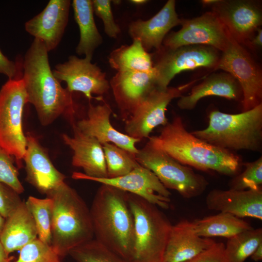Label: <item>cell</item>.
Returning <instances> with one entry per match:
<instances>
[{
  "label": "cell",
  "mask_w": 262,
  "mask_h": 262,
  "mask_svg": "<svg viewBox=\"0 0 262 262\" xmlns=\"http://www.w3.org/2000/svg\"><path fill=\"white\" fill-rule=\"evenodd\" d=\"M49 51L34 38L22 63L23 80L28 103L34 107L43 126L52 124L61 115L72 118L76 112L72 93L61 85L50 66Z\"/></svg>",
  "instance_id": "cell-1"
},
{
  "label": "cell",
  "mask_w": 262,
  "mask_h": 262,
  "mask_svg": "<svg viewBox=\"0 0 262 262\" xmlns=\"http://www.w3.org/2000/svg\"><path fill=\"white\" fill-rule=\"evenodd\" d=\"M147 143L179 163L203 171L232 177L243 166L241 158L234 152L213 146L189 132L180 116L163 126L159 135L149 137Z\"/></svg>",
  "instance_id": "cell-2"
},
{
  "label": "cell",
  "mask_w": 262,
  "mask_h": 262,
  "mask_svg": "<svg viewBox=\"0 0 262 262\" xmlns=\"http://www.w3.org/2000/svg\"><path fill=\"white\" fill-rule=\"evenodd\" d=\"M101 184L89 209L94 236L130 262L134 242V220L127 192Z\"/></svg>",
  "instance_id": "cell-3"
},
{
  "label": "cell",
  "mask_w": 262,
  "mask_h": 262,
  "mask_svg": "<svg viewBox=\"0 0 262 262\" xmlns=\"http://www.w3.org/2000/svg\"><path fill=\"white\" fill-rule=\"evenodd\" d=\"M47 196L53 203L50 246L60 258L64 257L93 239L90 210L66 182Z\"/></svg>",
  "instance_id": "cell-4"
},
{
  "label": "cell",
  "mask_w": 262,
  "mask_h": 262,
  "mask_svg": "<svg viewBox=\"0 0 262 262\" xmlns=\"http://www.w3.org/2000/svg\"><path fill=\"white\" fill-rule=\"evenodd\" d=\"M215 147L232 152L262 149V103L239 114L213 110L204 129L191 132Z\"/></svg>",
  "instance_id": "cell-5"
},
{
  "label": "cell",
  "mask_w": 262,
  "mask_h": 262,
  "mask_svg": "<svg viewBox=\"0 0 262 262\" xmlns=\"http://www.w3.org/2000/svg\"><path fill=\"white\" fill-rule=\"evenodd\" d=\"M134 220V242L130 262H163L172 225L158 206L127 193Z\"/></svg>",
  "instance_id": "cell-6"
},
{
  "label": "cell",
  "mask_w": 262,
  "mask_h": 262,
  "mask_svg": "<svg viewBox=\"0 0 262 262\" xmlns=\"http://www.w3.org/2000/svg\"><path fill=\"white\" fill-rule=\"evenodd\" d=\"M135 159L152 171L166 189L176 190L184 198L199 196L209 185L203 176L147 143L139 149Z\"/></svg>",
  "instance_id": "cell-7"
},
{
  "label": "cell",
  "mask_w": 262,
  "mask_h": 262,
  "mask_svg": "<svg viewBox=\"0 0 262 262\" xmlns=\"http://www.w3.org/2000/svg\"><path fill=\"white\" fill-rule=\"evenodd\" d=\"M28 103L22 79H9L0 90V148L22 164L27 139L22 126L25 105Z\"/></svg>",
  "instance_id": "cell-8"
},
{
  "label": "cell",
  "mask_w": 262,
  "mask_h": 262,
  "mask_svg": "<svg viewBox=\"0 0 262 262\" xmlns=\"http://www.w3.org/2000/svg\"><path fill=\"white\" fill-rule=\"evenodd\" d=\"M215 48L205 45H187L176 49L162 46L152 53L157 85L166 89L173 78L181 72L199 67H216L221 54Z\"/></svg>",
  "instance_id": "cell-9"
},
{
  "label": "cell",
  "mask_w": 262,
  "mask_h": 262,
  "mask_svg": "<svg viewBox=\"0 0 262 262\" xmlns=\"http://www.w3.org/2000/svg\"><path fill=\"white\" fill-rule=\"evenodd\" d=\"M230 74L241 86L242 112L262 103V72L260 66L242 45L231 37L227 48L221 52L214 71Z\"/></svg>",
  "instance_id": "cell-10"
},
{
  "label": "cell",
  "mask_w": 262,
  "mask_h": 262,
  "mask_svg": "<svg viewBox=\"0 0 262 262\" xmlns=\"http://www.w3.org/2000/svg\"><path fill=\"white\" fill-rule=\"evenodd\" d=\"M181 29L165 37L163 46L176 49L187 45L212 47L220 52L228 47L231 35L217 16L212 11L191 19H181Z\"/></svg>",
  "instance_id": "cell-11"
},
{
  "label": "cell",
  "mask_w": 262,
  "mask_h": 262,
  "mask_svg": "<svg viewBox=\"0 0 262 262\" xmlns=\"http://www.w3.org/2000/svg\"><path fill=\"white\" fill-rule=\"evenodd\" d=\"M190 85L154 89L125 121L126 134L141 141L148 137L156 127L165 125L168 122L165 115L168 104L173 99L180 97Z\"/></svg>",
  "instance_id": "cell-12"
},
{
  "label": "cell",
  "mask_w": 262,
  "mask_h": 262,
  "mask_svg": "<svg viewBox=\"0 0 262 262\" xmlns=\"http://www.w3.org/2000/svg\"><path fill=\"white\" fill-rule=\"evenodd\" d=\"M231 36L246 45L262 23L260 5L249 0H215L209 6Z\"/></svg>",
  "instance_id": "cell-13"
},
{
  "label": "cell",
  "mask_w": 262,
  "mask_h": 262,
  "mask_svg": "<svg viewBox=\"0 0 262 262\" xmlns=\"http://www.w3.org/2000/svg\"><path fill=\"white\" fill-rule=\"evenodd\" d=\"M91 61L89 58L70 55L66 62L55 65L52 73L60 82L66 83L69 92L82 93L90 100L93 95L102 96L110 88L105 73Z\"/></svg>",
  "instance_id": "cell-14"
},
{
  "label": "cell",
  "mask_w": 262,
  "mask_h": 262,
  "mask_svg": "<svg viewBox=\"0 0 262 262\" xmlns=\"http://www.w3.org/2000/svg\"><path fill=\"white\" fill-rule=\"evenodd\" d=\"M109 83L124 121L151 91L158 88L154 69L117 72Z\"/></svg>",
  "instance_id": "cell-15"
},
{
  "label": "cell",
  "mask_w": 262,
  "mask_h": 262,
  "mask_svg": "<svg viewBox=\"0 0 262 262\" xmlns=\"http://www.w3.org/2000/svg\"><path fill=\"white\" fill-rule=\"evenodd\" d=\"M101 184L109 185L134 194L161 208L169 207L171 193L154 174L140 165L128 174L115 178H86Z\"/></svg>",
  "instance_id": "cell-16"
},
{
  "label": "cell",
  "mask_w": 262,
  "mask_h": 262,
  "mask_svg": "<svg viewBox=\"0 0 262 262\" xmlns=\"http://www.w3.org/2000/svg\"><path fill=\"white\" fill-rule=\"evenodd\" d=\"M73 135H62V139L73 151L72 164L82 168L84 173L74 172L75 180L107 178V174L102 146L94 138L81 131L73 122Z\"/></svg>",
  "instance_id": "cell-17"
},
{
  "label": "cell",
  "mask_w": 262,
  "mask_h": 262,
  "mask_svg": "<svg viewBox=\"0 0 262 262\" xmlns=\"http://www.w3.org/2000/svg\"><path fill=\"white\" fill-rule=\"evenodd\" d=\"M71 2L50 0L43 11L25 23V30L41 41L49 52L60 44L67 26Z\"/></svg>",
  "instance_id": "cell-18"
},
{
  "label": "cell",
  "mask_w": 262,
  "mask_h": 262,
  "mask_svg": "<svg viewBox=\"0 0 262 262\" xmlns=\"http://www.w3.org/2000/svg\"><path fill=\"white\" fill-rule=\"evenodd\" d=\"M112 113L111 106L106 102L96 105L89 103L86 117L79 120L76 126L101 145L112 143L135 155L139 150L136 144L141 141L116 130L110 122Z\"/></svg>",
  "instance_id": "cell-19"
},
{
  "label": "cell",
  "mask_w": 262,
  "mask_h": 262,
  "mask_svg": "<svg viewBox=\"0 0 262 262\" xmlns=\"http://www.w3.org/2000/svg\"><path fill=\"white\" fill-rule=\"evenodd\" d=\"M26 136L27 147L23 161L27 181L47 196L65 181L66 176L53 164L38 140L30 133Z\"/></svg>",
  "instance_id": "cell-20"
},
{
  "label": "cell",
  "mask_w": 262,
  "mask_h": 262,
  "mask_svg": "<svg viewBox=\"0 0 262 262\" xmlns=\"http://www.w3.org/2000/svg\"><path fill=\"white\" fill-rule=\"evenodd\" d=\"M205 202L210 210L231 214L237 217L262 220V187L245 190L214 189Z\"/></svg>",
  "instance_id": "cell-21"
},
{
  "label": "cell",
  "mask_w": 262,
  "mask_h": 262,
  "mask_svg": "<svg viewBox=\"0 0 262 262\" xmlns=\"http://www.w3.org/2000/svg\"><path fill=\"white\" fill-rule=\"evenodd\" d=\"M181 19L176 11V1L169 0L163 8L148 20L131 22L129 33L132 39H138L144 49L149 52L159 50L166 35L171 29L180 24Z\"/></svg>",
  "instance_id": "cell-22"
},
{
  "label": "cell",
  "mask_w": 262,
  "mask_h": 262,
  "mask_svg": "<svg viewBox=\"0 0 262 262\" xmlns=\"http://www.w3.org/2000/svg\"><path fill=\"white\" fill-rule=\"evenodd\" d=\"M210 238L197 235L192 221L183 220L172 225L164 250L163 262H185L212 246Z\"/></svg>",
  "instance_id": "cell-23"
},
{
  "label": "cell",
  "mask_w": 262,
  "mask_h": 262,
  "mask_svg": "<svg viewBox=\"0 0 262 262\" xmlns=\"http://www.w3.org/2000/svg\"><path fill=\"white\" fill-rule=\"evenodd\" d=\"M208 96L242 101L243 93L238 82L230 74L225 71L214 73L194 86L189 94L180 97L177 105L182 110H192L201 98Z\"/></svg>",
  "instance_id": "cell-24"
},
{
  "label": "cell",
  "mask_w": 262,
  "mask_h": 262,
  "mask_svg": "<svg viewBox=\"0 0 262 262\" xmlns=\"http://www.w3.org/2000/svg\"><path fill=\"white\" fill-rule=\"evenodd\" d=\"M38 238L33 218L25 202L7 218L0 235V242L6 253L20 250Z\"/></svg>",
  "instance_id": "cell-25"
},
{
  "label": "cell",
  "mask_w": 262,
  "mask_h": 262,
  "mask_svg": "<svg viewBox=\"0 0 262 262\" xmlns=\"http://www.w3.org/2000/svg\"><path fill=\"white\" fill-rule=\"evenodd\" d=\"M72 5L74 18L80 30V40L76 48L79 55L92 59L96 49L102 43L94 18L92 0H73Z\"/></svg>",
  "instance_id": "cell-26"
},
{
  "label": "cell",
  "mask_w": 262,
  "mask_h": 262,
  "mask_svg": "<svg viewBox=\"0 0 262 262\" xmlns=\"http://www.w3.org/2000/svg\"><path fill=\"white\" fill-rule=\"evenodd\" d=\"M192 222L196 234L204 238L222 237L229 239L253 228L243 219L222 212Z\"/></svg>",
  "instance_id": "cell-27"
},
{
  "label": "cell",
  "mask_w": 262,
  "mask_h": 262,
  "mask_svg": "<svg viewBox=\"0 0 262 262\" xmlns=\"http://www.w3.org/2000/svg\"><path fill=\"white\" fill-rule=\"evenodd\" d=\"M111 67L117 71H149L153 69L152 53L147 52L138 39L129 45H122L108 56Z\"/></svg>",
  "instance_id": "cell-28"
},
{
  "label": "cell",
  "mask_w": 262,
  "mask_h": 262,
  "mask_svg": "<svg viewBox=\"0 0 262 262\" xmlns=\"http://www.w3.org/2000/svg\"><path fill=\"white\" fill-rule=\"evenodd\" d=\"M262 243V229H252L229 238L225 245L227 262H244Z\"/></svg>",
  "instance_id": "cell-29"
},
{
  "label": "cell",
  "mask_w": 262,
  "mask_h": 262,
  "mask_svg": "<svg viewBox=\"0 0 262 262\" xmlns=\"http://www.w3.org/2000/svg\"><path fill=\"white\" fill-rule=\"evenodd\" d=\"M102 146L107 178H115L126 175L140 165L135 155L112 143Z\"/></svg>",
  "instance_id": "cell-30"
},
{
  "label": "cell",
  "mask_w": 262,
  "mask_h": 262,
  "mask_svg": "<svg viewBox=\"0 0 262 262\" xmlns=\"http://www.w3.org/2000/svg\"><path fill=\"white\" fill-rule=\"evenodd\" d=\"M34 221L38 238L51 244L52 200L49 197L39 198L29 196L25 202Z\"/></svg>",
  "instance_id": "cell-31"
},
{
  "label": "cell",
  "mask_w": 262,
  "mask_h": 262,
  "mask_svg": "<svg viewBox=\"0 0 262 262\" xmlns=\"http://www.w3.org/2000/svg\"><path fill=\"white\" fill-rule=\"evenodd\" d=\"M69 254L77 262H129L95 239L75 247Z\"/></svg>",
  "instance_id": "cell-32"
},
{
  "label": "cell",
  "mask_w": 262,
  "mask_h": 262,
  "mask_svg": "<svg viewBox=\"0 0 262 262\" xmlns=\"http://www.w3.org/2000/svg\"><path fill=\"white\" fill-rule=\"evenodd\" d=\"M245 170L232 177L229 189L245 190L261 187L262 184V157L251 162L243 163Z\"/></svg>",
  "instance_id": "cell-33"
},
{
  "label": "cell",
  "mask_w": 262,
  "mask_h": 262,
  "mask_svg": "<svg viewBox=\"0 0 262 262\" xmlns=\"http://www.w3.org/2000/svg\"><path fill=\"white\" fill-rule=\"evenodd\" d=\"M15 262H61V260L50 245L37 238L20 250Z\"/></svg>",
  "instance_id": "cell-34"
},
{
  "label": "cell",
  "mask_w": 262,
  "mask_h": 262,
  "mask_svg": "<svg viewBox=\"0 0 262 262\" xmlns=\"http://www.w3.org/2000/svg\"><path fill=\"white\" fill-rule=\"evenodd\" d=\"M14 158L0 148V182L11 187L18 194L24 190L18 178V172L15 166Z\"/></svg>",
  "instance_id": "cell-35"
},
{
  "label": "cell",
  "mask_w": 262,
  "mask_h": 262,
  "mask_svg": "<svg viewBox=\"0 0 262 262\" xmlns=\"http://www.w3.org/2000/svg\"><path fill=\"white\" fill-rule=\"evenodd\" d=\"M94 13L103 23L105 33L110 38H116L120 33V28L115 22L110 0H93Z\"/></svg>",
  "instance_id": "cell-36"
},
{
  "label": "cell",
  "mask_w": 262,
  "mask_h": 262,
  "mask_svg": "<svg viewBox=\"0 0 262 262\" xmlns=\"http://www.w3.org/2000/svg\"><path fill=\"white\" fill-rule=\"evenodd\" d=\"M22 202L17 192L0 182V214L1 216L7 218Z\"/></svg>",
  "instance_id": "cell-37"
},
{
  "label": "cell",
  "mask_w": 262,
  "mask_h": 262,
  "mask_svg": "<svg viewBox=\"0 0 262 262\" xmlns=\"http://www.w3.org/2000/svg\"><path fill=\"white\" fill-rule=\"evenodd\" d=\"M223 243L215 242L208 248L185 262H227Z\"/></svg>",
  "instance_id": "cell-38"
},
{
  "label": "cell",
  "mask_w": 262,
  "mask_h": 262,
  "mask_svg": "<svg viewBox=\"0 0 262 262\" xmlns=\"http://www.w3.org/2000/svg\"><path fill=\"white\" fill-rule=\"evenodd\" d=\"M19 67L17 63L8 59L0 50V73L5 75L9 79H20Z\"/></svg>",
  "instance_id": "cell-39"
},
{
  "label": "cell",
  "mask_w": 262,
  "mask_h": 262,
  "mask_svg": "<svg viewBox=\"0 0 262 262\" xmlns=\"http://www.w3.org/2000/svg\"><path fill=\"white\" fill-rule=\"evenodd\" d=\"M252 49H261L262 46V30L259 28L246 45Z\"/></svg>",
  "instance_id": "cell-40"
},
{
  "label": "cell",
  "mask_w": 262,
  "mask_h": 262,
  "mask_svg": "<svg viewBox=\"0 0 262 262\" xmlns=\"http://www.w3.org/2000/svg\"><path fill=\"white\" fill-rule=\"evenodd\" d=\"M251 259L255 262L262 260V243H261L250 256Z\"/></svg>",
  "instance_id": "cell-41"
},
{
  "label": "cell",
  "mask_w": 262,
  "mask_h": 262,
  "mask_svg": "<svg viewBox=\"0 0 262 262\" xmlns=\"http://www.w3.org/2000/svg\"><path fill=\"white\" fill-rule=\"evenodd\" d=\"M0 262H10L8 255L6 253L2 245L0 242Z\"/></svg>",
  "instance_id": "cell-42"
},
{
  "label": "cell",
  "mask_w": 262,
  "mask_h": 262,
  "mask_svg": "<svg viewBox=\"0 0 262 262\" xmlns=\"http://www.w3.org/2000/svg\"><path fill=\"white\" fill-rule=\"evenodd\" d=\"M5 219L0 214V235L3 228Z\"/></svg>",
  "instance_id": "cell-43"
},
{
  "label": "cell",
  "mask_w": 262,
  "mask_h": 262,
  "mask_svg": "<svg viewBox=\"0 0 262 262\" xmlns=\"http://www.w3.org/2000/svg\"><path fill=\"white\" fill-rule=\"evenodd\" d=\"M131 2L136 4H142L146 3L147 1L146 0H131Z\"/></svg>",
  "instance_id": "cell-44"
}]
</instances>
